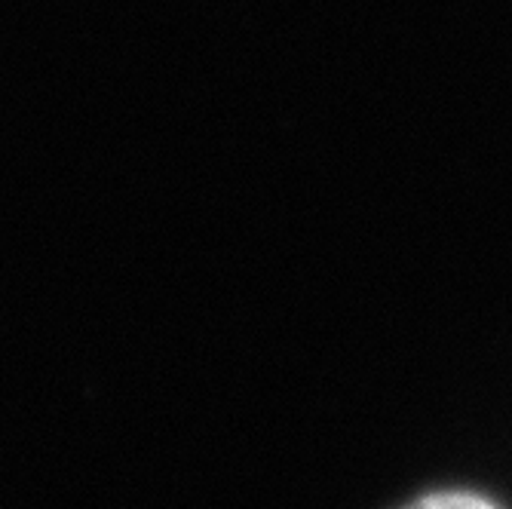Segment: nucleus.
I'll return each mask as SVG.
<instances>
[{"mask_svg": "<svg viewBox=\"0 0 512 509\" xmlns=\"http://www.w3.org/2000/svg\"><path fill=\"white\" fill-rule=\"evenodd\" d=\"M405 509H497L491 500L485 497H476V494H433V497H424L417 500Z\"/></svg>", "mask_w": 512, "mask_h": 509, "instance_id": "1", "label": "nucleus"}]
</instances>
